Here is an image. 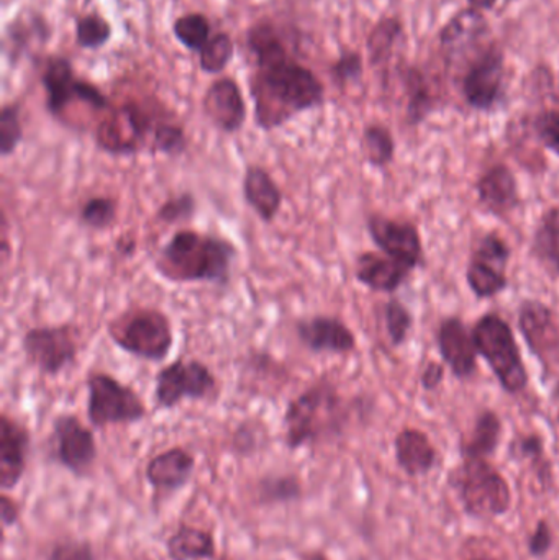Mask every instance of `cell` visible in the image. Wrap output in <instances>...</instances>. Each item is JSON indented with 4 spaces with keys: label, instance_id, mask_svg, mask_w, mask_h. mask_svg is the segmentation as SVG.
I'll use <instances>...</instances> for the list:
<instances>
[{
    "label": "cell",
    "instance_id": "1",
    "mask_svg": "<svg viewBox=\"0 0 559 560\" xmlns=\"http://www.w3.org/2000/svg\"><path fill=\"white\" fill-rule=\"evenodd\" d=\"M249 94L256 127L263 131L278 130L298 115L325 104L324 82L292 58L256 68L249 78Z\"/></svg>",
    "mask_w": 559,
    "mask_h": 560
},
{
    "label": "cell",
    "instance_id": "2",
    "mask_svg": "<svg viewBox=\"0 0 559 560\" xmlns=\"http://www.w3.org/2000/svg\"><path fill=\"white\" fill-rule=\"evenodd\" d=\"M238 248L230 240L196 230H177L156 255V272L167 282L210 283L225 289L232 282Z\"/></svg>",
    "mask_w": 559,
    "mask_h": 560
},
{
    "label": "cell",
    "instance_id": "3",
    "mask_svg": "<svg viewBox=\"0 0 559 560\" xmlns=\"http://www.w3.org/2000/svg\"><path fill=\"white\" fill-rule=\"evenodd\" d=\"M282 421L286 446L301 450L328 434L340 433L347 421V407L338 388L322 378L289 401Z\"/></svg>",
    "mask_w": 559,
    "mask_h": 560
},
{
    "label": "cell",
    "instance_id": "4",
    "mask_svg": "<svg viewBox=\"0 0 559 560\" xmlns=\"http://www.w3.org/2000/svg\"><path fill=\"white\" fill-rule=\"evenodd\" d=\"M107 335L127 354L147 362H163L174 346L170 316L153 306H133L115 316Z\"/></svg>",
    "mask_w": 559,
    "mask_h": 560
},
{
    "label": "cell",
    "instance_id": "5",
    "mask_svg": "<svg viewBox=\"0 0 559 560\" xmlns=\"http://www.w3.org/2000/svg\"><path fill=\"white\" fill-rule=\"evenodd\" d=\"M158 107L127 102L105 112L94 130L95 147L110 156H135L153 148L154 131L166 120Z\"/></svg>",
    "mask_w": 559,
    "mask_h": 560
},
{
    "label": "cell",
    "instance_id": "6",
    "mask_svg": "<svg viewBox=\"0 0 559 560\" xmlns=\"http://www.w3.org/2000/svg\"><path fill=\"white\" fill-rule=\"evenodd\" d=\"M478 354L485 359L502 390L519 395L528 387V372L514 329L499 313H486L473 326Z\"/></svg>",
    "mask_w": 559,
    "mask_h": 560
},
{
    "label": "cell",
    "instance_id": "7",
    "mask_svg": "<svg viewBox=\"0 0 559 560\" xmlns=\"http://www.w3.org/2000/svg\"><path fill=\"white\" fill-rule=\"evenodd\" d=\"M449 482L473 518H501L511 510V486L489 460L462 459L450 472Z\"/></svg>",
    "mask_w": 559,
    "mask_h": 560
},
{
    "label": "cell",
    "instance_id": "8",
    "mask_svg": "<svg viewBox=\"0 0 559 560\" xmlns=\"http://www.w3.org/2000/svg\"><path fill=\"white\" fill-rule=\"evenodd\" d=\"M46 94V110L56 120L66 124L69 108L82 104L94 112L110 110L107 95L85 79H78L71 61L65 56H48L39 74Z\"/></svg>",
    "mask_w": 559,
    "mask_h": 560
},
{
    "label": "cell",
    "instance_id": "9",
    "mask_svg": "<svg viewBox=\"0 0 559 560\" xmlns=\"http://www.w3.org/2000/svg\"><path fill=\"white\" fill-rule=\"evenodd\" d=\"M88 387V420L94 428L133 424L147 418V405L133 387L107 372H91Z\"/></svg>",
    "mask_w": 559,
    "mask_h": 560
},
{
    "label": "cell",
    "instance_id": "10",
    "mask_svg": "<svg viewBox=\"0 0 559 560\" xmlns=\"http://www.w3.org/2000/svg\"><path fill=\"white\" fill-rule=\"evenodd\" d=\"M217 390V377L199 359L179 358L160 369L154 378V404L173 410L183 401L206 400Z\"/></svg>",
    "mask_w": 559,
    "mask_h": 560
},
{
    "label": "cell",
    "instance_id": "11",
    "mask_svg": "<svg viewBox=\"0 0 559 560\" xmlns=\"http://www.w3.org/2000/svg\"><path fill=\"white\" fill-rule=\"evenodd\" d=\"M511 258V246L498 232L485 233L475 243L466 268V282L476 299H494L508 289Z\"/></svg>",
    "mask_w": 559,
    "mask_h": 560
},
{
    "label": "cell",
    "instance_id": "12",
    "mask_svg": "<svg viewBox=\"0 0 559 560\" xmlns=\"http://www.w3.org/2000/svg\"><path fill=\"white\" fill-rule=\"evenodd\" d=\"M22 351L39 374L56 377L75 364L78 336L68 323L35 326L23 332Z\"/></svg>",
    "mask_w": 559,
    "mask_h": 560
},
{
    "label": "cell",
    "instance_id": "13",
    "mask_svg": "<svg viewBox=\"0 0 559 560\" xmlns=\"http://www.w3.org/2000/svg\"><path fill=\"white\" fill-rule=\"evenodd\" d=\"M505 55L501 46L488 43L469 61L462 78L466 104L478 112H492L504 95Z\"/></svg>",
    "mask_w": 559,
    "mask_h": 560
},
{
    "label": "cell",
    "instance_id": "14",
    "mask_svg": "<svg viewBox=\"0 0 559 560\" xmlns=\"http://www.w3.org/2000/svg\"><path fill=\"white\" fill-rule=\"evenodd\" d=\"M517 325L528 351L540 362L547 377L559 364V323L557 313L537 299L522 300L517 310Z\"/></svg>",
    "mask_w": 559,
    "mask_h": 560
},
{
    "label": "cell",
    "instance_id": "15",
    "mask_svg": "<svg viewBox=\"0 0 559 560\" xmlns=\"http://www.w3.org/2000/svg\"><path fill=\"white\" fill-rule=\"evenodd\" d=\"M49 443L53 459L74 476H85L97 459L94 431L75 415L61 413L55 418Z\"/></svg>",
    "mask_w": 559,
    "mask_h": 560
},
{
    "label": "cell",
    "instance_id": "16",
    "mask_svg": "<svg viewBox=\"0 0 559 560\" xmlns=\"http://www.w3.org/2000/svg\"><path fill=\"white\" fill-rule=\"evenodd\" d=\"M366 230L384 255L409 266L412 271L423 265L422 236L414 223L373 213L368 217Z\"/></svg>",
    "mask_w": 559,
    "mask_h": 560
},
{
    "label": "cell",
    "instance_id": "17",
    "mask_svg": "<svg viewBox=\"0 0 559 560\" xmlns=\"http://www.w3.org/2000/svg\"><path fill=\"white\" fill-rule=\"evenodd\" d=\"M299 342L312 354H350L357 349L353 329L334 315H312L299 318L294 325Z\"/></svg>",
    "mask_w": 559,
    "mask_h": 560
},
{
    "label": "cell",
    "instance_id": "18",
    "mask_svg": "<svg viewBox=\"0 0 559 560\" xmlns=\"http://www.w3.org/2000/svg\"><path fill=\"white\" fill-rule=\"evenodd\" d=\"M202 112L217 130L225 135L238 133L248 118V107L238 82L229 75L216 79L203 94Z\"/></svg>",
    "mask_w": 559,
    "mask_h": 560
},
{
    "label": "cell",
    "instance_id": "19",
    "mask_svg": "<svg viewBox=\"0 0 559 560\" xmlns=\"http://www.w3.org/2000/svg\"><path fill=\"white\" fill-rule=\"evenodd\" d=\"M436 346L443 364L456 378L468 381L475 377L478 371V349L473 338V329L459 316H446L440 322Z\"/></svg>",
    "mask_w": 559,
    "mask_h": 560
},
{
    "label": "cell",
    "instance_id": "20",
    "mask_svg": "<svg viewBox=\"0 0 559 560\" xmlns=\"http://www.w3.org/2000/svg\"><path fill=\"white\" fill-rule=\"evenodd\" d=\"M475 189L479 206L498 219L512 215L521 207L517 177L508 164H492L482 171Z\"/></svg>",
    "mask_w": 559,
    "mask_h": 560
},
{
    "label": "cell",
    "instance_id": "21",
    "mask_svg": "<svg viewBox=\"0 0 559 560\" xmlns=\"http://www.w3.org/2000/svg\"><path fill=\"white\" fill-rule=\"evenodd\" d=\"M30 433L15 418L0 417V486L12 490L19 486L26 469Z\"/></svg>",
    "mask_w": 559,
    "mask_h": 560
},
{
    "label": "cell",
    "instance_id": "22",
    "mask_svg": "<svg viewBox=\"0 0 559 560\" xmlns=\"http://www.w3.org/2000/svg\"><path fill=\"white\" fill-rule=\"evenodd\" d=\"M243 199L263 223L278 219L284 202L281 187L266 167L248 164L242 180Z\"/></svg>",
    "mask_w": 559,
    "mask_h": 560
},
{
    "label": "cell",
    "instance_id": "23",
    "mask_svg": "<svg viewBox=\"0 0 559 560\" xmlns=\"http://www.w3.org/2000/svg\"><path fill=\"white\" fill-rule=\"evenodd\" d=\"M489 32H491V28H489V22L485 13L466 7V9L459 10L456 15H453L446 22V25L440 30V48H442L445 58L452 61V59L462 56L463 52L478 46Z\"/></svg>",
    "mask_w": 559,
    "mask_h": 560
},
{
    "label": "cell",
    "instance_id": "24",
    "mask_svg": "<svg viewBox=\"0 0 559 560\" xmlns=\"http://www.w3.org/2000/svg\"><path fill=\"white\" fill-rule=\"evenodd\" d=\"M412 272L384 253L364 252L354 261V278L373 292L396 293Z\"/></svg>",
    "mask_w": 559,
    "mask_h": 560
},
{
    "label": "cell",
    "instance_id": "25",
    "mask_svg": "<svg viewBox=\"0 0 559 560\" xmlns=\"http://www.w3.org/2000/svg\"><path fill=\"white\" fill-rule=\"evenodd\" d=\"M194 469H196V457L189 451L184 447H171L156 454L148 463L144 477L154 489L174 492L189 482Z\"/></svg>",
    "mask_w": 559,
    "mask_h": 560
},
{
    "label": "cell",
    "instance_id": "26",
    "mask_svg": "<svg viewBox=\"0 0 559 560\" xmlns=\"http://www.w3.org/2000/svg\"><path fill=\"white\" fill-rule=\"evenodd\" d=\"M394 453L397 466L409 477L427 476L436 464L435 446L419 428L400 430L394 440Z\"/></svg>",
    "mask_w": 559,
    "mask_h": 560
},
{
    "label": "cell",
    "instance_id": "27",
    "mask_svg": "<svg viewBox=\"0 0 559 560\" xmlns=\"http://www.w3.org/2000/svg\"><path fill=\"white\" fill-rule=\"evenodd\" d=\"M504 424L494 410H482L476 417L471 433L459 444L462 459L489 460L498 453Z\"/></svg>",
    "mask_w": 559,
    "mask_h": 560
},
{
    "label": "cell",
    "instance_id": "28",
    "mask_svg": "<svg viewBox=\"0 0 559 560\" xmlns=\"http://www.w3.org/2000/svg\"><path fill=\"white\" fill-rule=\"evenodd\" d=\"M531 255L551 278L559 279V206L541 213L532 235Z\"/></svg>",
    "mask_w": 559,
    "mask_h": 560
},
{
    "label": "cell",
    "instance_id": "29",
    "mask_svg": "<svg viewBox=\"0 0 559 560\" xmlns=\"http://www.w3.org/2000/svg\"><path fill=\"white\" fill-rule=\"evenodd\" d=\"M166 551L171 560H210L216 558V538L206 529L180 525L167 538Z\"/></svg>",
    "mask_w": 559,
    "mask_h": 560
},
{
    "label": "cell",
    "instance_id": "30",
    "mask_svg": "<svg viewBox=\"0 0 559 560\" xmlns=\"http://www.w3.org/2000/svg\"><path fill=\"white\" fill-rule=\"evenodd\" d=\"M246 43H248L249 51L255 56L256 68L278 65V62L291 58L278 30L268 20H261V22L249 26L246 32Z\"/></svg>",
    "mask_w": 559,
    "mask_h": 560
},
{
    "label": "cell",
    "instance_id": "31",
    "mask_svg": "<svg viewBox=\"0 0 559 560\" xmlns=\"http://www.w3.org/2000/svg\"><path fill=\"white\" fill-rule=\"evenodd\" d=\"M403 78L407 91V124L417 127L435 112L436 95L429 79L416 66H409Z\"/></svg>",
    "mask_w": 559,
    "mask_h": 560
},
{
    "label": "cell",
    "instance_id": "32",
    "mask_svg": "<svg viewBox=\"0 0 559 560\" xmlns=\"http://www.w3.org/2000/svg\"><path fill=\"white\" fill-rule=\"evenodd\" d=\"M511 456L522 463L531 464L535 477L540 482L541 489L548 490L554 486V467L545 450V441L540 434H519L511 444Z\"/></svg>",
    "mask_w": 559,
    "mask_h": 560
},
{
    "label": "cell",
    "instance_id": "33",
    "mask_svg": "<svg viewBox=\"0 0 559 560\" xmlns=\"http://www.w3.org/2000/svg\"><path fill=\"white\" fill-rule=\"evenodd\" d=\"M404 25L397 16H383L371 28L366 38L368 59L373 68L387 65L393 56L394 46L403 35Z\"/></svg>",
    "mask_w": 559,
    "mask_h": 560
},
{
    "label": "cell",
    "instance_id": "34",
    "mask_svg": "<svg viewBox=\"0 0 559 560\" xmlns=\"http://www.w3.org/2000/svg\"><path fill=\"white\" fill-rule=\"evenodd\" d=\"M361 148H363L364 160L376 170L389 166L396 156V140L386 125H366L361 137Z\"/></svg>",
    "mask_w": 559,
    "mask_h": 560
},
{
    "label": "cell",
    "instance_id": "35",
    "mask_svg": "<svg viewBox=\"0 0 559 560\" xmlns=\"http://www.w3.org/2000/svg\"><path fill=\"white\" fill-rule=\"evenodd\" d=\"M173 33L184 48L200 52V49L212 38V25L203 13L190 12L174 20Z\"/></svg>",
    "mask_w": 559,
    "mask_h": 560
},
{
    "label": "cell",
    "instance_id": "36",
    "mask_svg": "<svg viewBox=\"0 0 559 560\" xmlns=\"http://www.w3.org/2000/svg\"><path fill=\"white\" fill-rule=\"evenodd\" d=\"M117 200L107 196L89 197L79 209V222L92 232H105L117 222Z\"/></svg>",
    "mask_w": 559,
    "mask_h": 560
},
{
    "label": "cell",
    "instance_id": "37",
    "mask_svg": "<svg viewBox=\"0 0 559 560\" xmlns=\"http://www.w3.org/2000/svg\"><path fill=\"white\" fill-rule=\"evenodd\" d=\"M233 56H235V42H233L232 35L226 32L216 33L200 49L199 68L206 74H220L225 71Z\"/></svg>",
    "mask_w": 559,
    "mask_h": 560
},
{
    "label": "cell",
    "instance_id": "38",
    "mask_svg": "<svg viewBox=\"0 0 559 560\" xmlns=\"http://www.w3.org/2000/svg\"><path fill=\"white\" fill-rule=\"evenodd\" d=\"M75 43L82 49H101L112 38V25L98 13H85L75 20Z\"/></svg>",
    "mask_w": 559,
    "mask_h": 560
},
{
    "label": "cell",
    "instance_id": "39",
    "mask_svg": "<svg viewBox=\"0 0 559 560\" xmlns=\"http://www.w3.org/2000/svg\"><path fill=\"white\" fill-rule=\"evenodd\" d=\"M189 147V138L183 125L166 118L161 121L160 127L154 131L153 148L151 153L163 154L167 158L183 156Z\"/></svg>",
    "mask_w": 559,
    "mask_h": 560
},
{
    "label": "cell",
    "instance_id": "40",
    "mask_svg": "<svg viewBox=\"0 0 559 560\" xmlns=\"http://www.w3.org/2000/svg\"><path fill=\"white\" fill-rule=\"evenodd\" d=\"M22 108L16 102L5 104L0 110V156L9 158L15 153L23 141Z\"/></svg>",
    "mask_w": 559,
    "mask_h": 560
},
{
    "label": "cell",
    "instance_id": "41",
    "mask_svg": "<svg viewBox=\"0 0 559 560\" xmlns=\"http://www.w3.org/2000/svg\"><path fill=\"white\" fill-rule=\"evenodd\" d=\"M384 325H386L387 336L391 345L399 348L406 342L410 329L414 326V315L399 299L393 296L384 305Z\"/></svg>",
    "mask_w": 559,
    "mask_h": 560
},
{
    "label": "cell",
    "instance_id": "42",
    "mask_svg": "<svg viewBox=\"0 0 559 560\" xmlns=\"http://www.w3.org/2000/svg\"><path fill=\"white\" fill-rule=\"evenodd\" d=\"M197 213V200L193 192H180L161 203L156 220L163 225H183L193 222Z\"/></svg>",
    "mask_w": 559,
    "mask_h": 560
},
{
    "label": "cell",
    "instance_id": "43",
    "mask_svg": "<svg viewBox=\"0 0 559 560\" xmlns=\"http://www.w3.org/2000/svg\"><path fill=\"white\" fill-rule=\"evenodd\" d=\"M364 72L363 56L354 49H345L340 58L331 65L330 75L340 89L361 81Z\"/></svg>",
    "mask_w": 559,
    "mask_h": 560
},
{
    "label": "cell",
    "instance_id": "44",
    "mask_svg": "<svg viewBox=\"0 0 559 560\" xmlns=\"http://www.w3.org/2000/svg\"><path fill=\"white\" fill-rule=\"evenodd\" d=\"M261 499L265 502H289L301 497V483L292 476H272L259 483Z\"/></svg>",
    "mask_w": 559,
    "mask_h": 560
},
{
    "label": "cell",
    "instance_id": "45",
    "mask_svg": "<svg viewBox=\"0 0 559 560\" xmlns=\"http://www.w3.org/2000/svg\"><path fill=\"white\" fill-rule=\"evenodd\" d=\"M537 140L559 158V107L545 108L534 118Z\"/></svg>",
    "mask_w": 559,
    "mask_h": 560
},
{
    "label": "cell",
    "instance_id": "46",
    "mask_svg": "<svg viewBox=\"0 0 559 560\" xmlns=\"http://www.w3.org/2000/svg\"><path fill=\"white\" fill-rule=\"evenodd\" d=\"M554 548V529L548 520H540L535 526L534 533L528 536V555L535 559H544Z\"/></svg>",
    "mask_w": 559,
    "mask_h": 560
},
{
    "label": "cell",
    "instance_id": "47",
    "mask_svg": "<svg viewBox=\"0 0 559 560\" xmlns=\"http://www.w3.org/2000/svg\"><path fill=\"white\" fill-rule=\"evenodd\" d=\"M46 560H95L91 545L82 541L56 542Z\"/></svg>",
    "mask_w": 559,
    "mask_h": 560
},
{
    "label": "cell",
    "instance_id": "48",
    "mask_svg": "<svg viewBox=\"0 0 559 560\" xmlns=\"http://www.w3.org/2000/svg\"><path fill=\"white\" fill-rule=\"evenodd\" d=\"M443 381H445V364L439 361L427 362L422 374H420V385H422L423 390L435 392L443 384Z\"/></svg>",
    "mask_w": 559,
    "mask_h": 560
},
{
    "label": "cell",
    "instance_id": "49",
    "mask_svg": "<svg viewBox=\"0 0 559 560\" xmlns=\"http://www.w3.org/2000/svg\"><path fill=\"white\" fill-rule=\"evenodd\" d=\"M0 518H2L3 528H9L19 522V505L9 495L0 497Z\"/></svg>",
    "mask_w": 559,
    "mask_h": 560
},
{
    "label": "cell",
    "instance_id": "50",
    "mask_svg": "<svg viewBox=\"0 0 559 560\" xmlns=\"http://www.w3.org/2000/svg\"><path fill=\"white\" fill-rule=\"evenodd\" d=\"M499 0H468V7L473 10H478V12H489V10L494 9L498 5Z\"/></svg>",
    "mask_w": 559,
    "mask_h": 560
},
{
    "label": "cell",
    "instance_id": "51",
    "mask_svg": "<svg viewBox=\"0 0 559 560\" xmlns=\"http://www.w3.org/2000/svg\"><path fill=\"white\" fill-rule=\"evenodd\" d=\"M117 248L120 255L133 256L135 249H137V242H135V240L131 238H121L120 242H118Z\"/></svg>",
    "mask_w": 559,
    "mask_h": 560
},
{
    "label": "cell",
    "instance_id": "52",
    "mask_svg": "<svg viewBox=\"0 0 559 560\" xmlns=\"http://www.w3.org/2000/svg\"><path fill=\"white\" fill-rule=\"evenodd\" d=\"M551 401H554L555 407H557V421L559 427V378L557 385L554 387V390H551Z\"/></svg>",
    "mask_w": 559,
    "mask_h": 560
},
{
    "label": "cell",
    "instance_id": "53",
    "mask_svg": "<svg viewBox=\"0 0 559 560\" xmlns=\"http://www.w3.org/2000/svg\"><path fill=\"white\" fill-rule=\"evenodd\" d=\"M304 560H330L327 556L322 555V552H311V555L305 556Z\"/></svg>",
    "mask_w": 559,
    "mask_h": 560
},
{
    "label": "cell",
    "instance_id": "54",
    "mask_svg": "<svg viewBox=\"0 0 559 560\" xmlns=\"http://www.w3.org/2000/svg\"><path fill=\"white\" fill-rule=\"evenodd\" d=\"M469 560H502V559L496 558V556H491V555H482V556H476V558H473Z\"/></svg>",
    "mask_w": 559,
    "mask_h": 560
}]
</instances>
